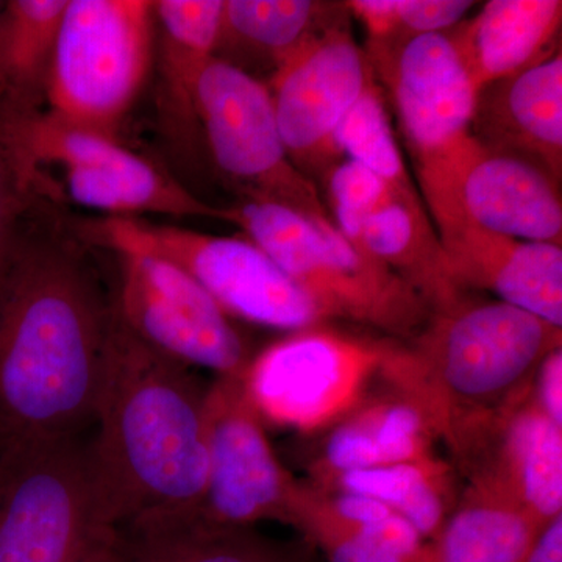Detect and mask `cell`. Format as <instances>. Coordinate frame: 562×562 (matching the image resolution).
<instances>
[{
    "label": "cell",
    "mask_w": 562,
    "mask_h": 562,
    "mask_svg": "<svg viewBox=\"0 0 562 562\" xmlns=\"http://www.w3.org/2000/svg\"><path fill=\"white\" fill-rule=\"evenodd\" d=\"M61 192L46 171L32 168L11 146L0 125V276L29 214Z\"/></svg>",
    "instance_id": "obj_30"
},
{
    "label": "cell",
    "mask_w": 562,
    "mask_h": 562,
    "mask_svg": "<svg viewBox=\"0 0 562 562\" xmlns=\"http://www.w3.org/2000/svg\"><path fill=\"white\" fill-rule=\"evenodd\" d=\"M154 3L69 0L47 79L50 116L116 138L149 74Z\"/></svg>",
    "instance_id": "obj_7"
},
{
    "label": "cell",
    "mask_w": 562,
    "mask_h": 562,
    "mask_svg": "<svg viewBox=\"0 0 562 562\" xmlns=\"http://www.w3.org/2000/svg\"><path fill=\"white\" fill-rule=\"evenodd\" d=\"M336 147L342 158L360 162L379 176L394 194H419V188L406 171L392 128L386 95L376 79L366 87L344 117L336 133Z\"/></svg>",
    "instance_id": "obj_29"
},
{
    "label": "cell",
    "mask_w": 562,
    "mask_h": 562,
    "mask_svg": "<svg viewBox=\"0 0 562 562\" xmlns=\"http://www.w3.org/2000/svg\"><path fill=\"white\" fill-rule=\"evenodd\" d=\"M205 409L209 479L195 517L243 530L262 520L288 522L301 483L273 452L241 379L210 384Z\"/></svg>",
    "instance_id": "obj_14"
},
{
    "label": "cell",
    "mask_w": 562,
    "mask_h": 562,
    "mask_svg": "<svg viewBox=\"0 0 562 562\" xmlns=\"http://www.w3.org/2000/svg\"><path fill=\"white\" fill-rule=\"evenodd\" d=\"M160 25L158 113L162 131L177 146L198 132L195 90L203 69L216 55L224 0H160L154 3Z\"/></svg>",
    "instance_id": "obj_22"
},
{
    "label": "cell",
    "mask_w": 562,
    "mask_h": 562,
    "mask_svg": "<svg viewBox=\"0 0 562 562\" xmlns=\"http://www.w3.org/2000/svg\"><path fill=\"white\" fill-rule=\"evenodd\" d=\"M206 391L191 368L136 338L114 308L88 441L114 527L198 514L209 479Z\"/></svg>",
    "instance_id": "obj_2"
},
{
    "label": "cell",
    "mask_w": 562,
    "mask_h": 562,
    "mask_svg": "<svg viewBox=\"0 0 562 562\" xmlns=\"http://www.w3.org/2000/svg\"><path fill=\"white\" fill-rule=\"evenodd\" d=\"M116 257L121 277L114 308L136 338L188 368L241 379L254 357L231 316L201 284L160 258Z\"/></svg>",
    "instance_id": "obj_11"
},
{
    "label": "cell",
    "mask_w": 562,
    "mask_h": 562,
    "mask_svg": "<svg viewBox=\"0 0 562 562\" xmlns=\"http://www.w3.org/2000/svg\"><path fill=\"white\" fill-rule=\"evenodd\" d=\"M317 487L351 492L383 503L413 525L425 542L438 538L452 513L450 472L436 457L341 473Z\"/></svg>",
    "instance_id": "obj_28"
},
{
    "label": "cell",
    "mask_w": 562,
    "mask_h": 562,
    "mask_svg": "<svg viewBox=\"0 0 562 562\" xmlns=\"http://www.w3.org/2000/svg\"><path fill=\"white\" fill-rule=\"evenodd\" d=\"M387 344L324 325L288 333L251 358L244 391L266 424L302 435L335 427L368 401Z\"/></svg>",
    "instance_id": "obj_8"
},
{
    "label": "cell",
    "mask_w": 562,
    "mask_h": 562,
    "mask_svg": "<svg viewBox=\"0 0 562 562\" xmlns=\"http://www.w3.org/2000/svg\"><path fill=\"white\" fill-rule=\"evenodd\" d=\"M560 183L538 162L471 143L449 165L419 180L435 222L464 217L484 231L561 246Z\"/></svg>",
    "instance_id": "obj_12"
},
{
    "label": "cell",
    "mask_w": 562,
    "mask_h": 562,
    "mask_svg": "<svg viewBox=\"0 0 562 562\" xmlns=\"http://www.w3.org/2000/svg\"><path fill=\"white\" fill-rule=\"evenodd\" d=\"M527 562H562V516L542 528Z\"/></svg>",
    "instance_id": "obj_35"
},
{
    "label": "cell",
    "mask_w": 562,
    "mask_h": 562,
    "mask_svg": "<svg viewBox=\"0 0 562 562\" xmlns=\"http://www.w3.org/2000/svg\"><path fill=\"white\" fill-rule=\"evenodd\" d=\"M288 524L312 539L328 562H414L428 543L383 503L314 484L301 483Z\"/></svg>",
    "instance_id": "obj_18"
},
{
    "label": "cell",
    "mask_w": 562,
    "mask_h": 562,
    "mask_svg": "<svg viewBox=\"0 0 562 562\" xmlns=\"http://www.w3.org/2000/svg\"><path fill=\"white\" fill-rule=\"evenodd\" d=\"M328 213L344 238L358 247L366 221L390 201L394 192L360 162L344 158L324 177Z\"/></svg>",
    "instance_id": "obj_31"
},
{
    "label": "cell",
    "mask_w": 562,
    "mask_h": 562,
    "mask_svg": "<svg viewBox=\"0 0 562 562\" xmlns=\"http://www.w3.org/2000/svg\"><path fill=\"white\" fill-rule=\"evenodd\" d=\"M395 2L397 0H351L344 5L366 29L369 46H380L402 41Z\"/></svg>",
    "instance_id": "obj_33"
},
{
    "label": "cell",
    "mask_w": 562,
    "mask_h": 562,
    "mask_svg": "<svg viewBox=\"0 0 562 562\" xmlns=\"http://www.w3.org/2000/svg\"><path fill=\"white\" fill-rule=\"evenodd\" d=\"M471 133L483 146L538 162L561 181V50L483 88L476 95Z\"/></svg>",
    "instance_id": "obj_17"
},
{
    "label": "cell",
    "mask_w": 562,
    "mask_h": 562,
    "mask_svg": "<svg viewBox=\"0 0 562 562\" xmlns=\"http://www.w3.org/2000/svg\"><path fill=\"white\" fill-rule=\"evenodd\" d=\"M344 3L312 0H225L216 57L255 58L273 72L306 41L344 21Z\"/></svg>",
    "instance_id": "obj_27"
},
{
    "label": "cell",
    "mask_w": 562,
    "mask_h": 562,
    "mask_svg": "<svg viewBox=\"0 0 562 562\" xmlns=\"http://www.w3.org/2000/svg\"><path fill=\"white\" fill-rule=\"evenodd\" d=\"M561 342V328L541 317L465 294L431 312L408 346L387 344L380 379L419 403L439 438L473 465Z\"/></svg>",
    "instance_id": "obj_3"
},
{
    "label": "cell",
    "mask_w": 562,
    "mask_h": 562,
    "mask_svg": "<svg viewBox=\"0 0 562 562\" xmlns=\"http://www.w3.org/2000/svg\"><path fill=\"white\" fill-rule=\"evenodd\" d=\"M536 405L562 427V346L546 355L531 382Z\"/></svg>",
    "instance_id": "obj_34"
},
{
    "label": "cell",
    "mask_w": 562,
    "mask_h": 562,
    "mask_svg": "<svg viewBox=\"0 0 562 562\" xmlns=\"http://www.w3.org/2000/svg\"><path fill=\"white\" fill-rule=\"evenodd\" d=\"M85 246L171 262L201 284L228 316L288 333L328 321L308 294L247 238L103 216L69 222Z\"/></svg>",
    "instance_id": "obj_6"
},
{
    "label": "cell",
    "mask_w": 562,
    "mask_h": 562,
    "mask_svg": "<svg viewBox=\"0 0 562 562\" xmlns=\"http://www.w3.org/2000/svg\"><path fill=\"white\" fill-rule=\"evenodd\" d=\"M57 202L29 214L0 276V446L81 436L95 403L114 301Z\"/></svg>",
    "instance_id": "obj_1"
},
{
    "label": "cell",
    "mask_w": 562,
    "mask_h": 562,
    "mask_svg": "<svg viewBox=\"0 0 562 562\" xmlns=\"http://www.w3.org/2000/svg\"><path fill=\"white\" fill-rule=\"evenodd\" d=\"M69 0H9L0 7V117L43 113L47 79Z\"/></svg>",
    "instance_id": "obj_26"
},
{
    "label": "cell",
    "mask_w": 562,
    "mask_h": 562,
    "mask_svg": "<svg viewBox=\"0 0 562 562\" xmlns=\"http://www.w3.org/2000/svg\"><path fill=\"white\" fill-rule=\"evenodd\" d=\"M414 562H436L435 557H432L430 543H427V547H425L424 552H422L420 557L417 558V560Z\"/></svg>",
    "instance_id": "obj_36"
},
{
    "label": "cell",
    "mask_w": 562,
    "mask_h": 562,
    "mask_svg": "<svg viewBox=\"0 0 562 562\" xmlns=\"http://www.w3.org/2000/svg\"><path fill=\"white\" fill-rule=\"evenodd\" d=\"M11 146L22 160L44 171L55 165L65 172L74 202L106 216L210 217L222 209L195 198L168 172L102 133L72 127L47 111L29 117H0Z\"/></svg>",
    "instance_id": "obj_9"
},
{
    "label": "cell",
    "mask_w": 562,
    "mask_h": 562,
    "mask_svg": "<svg viewBox=\"0 0 562 562\" xmlns=\"http://www.w3.org/2000/svg\"><path fill=\"white\" fill-rule=\"evenodd\" d=\"M432 225L461 290L490 291L497 301L562 327L561 246L498 235L464 217Z\"/></svg>",
    "instance_id": "obj_16"
},
{
    "label": "cell",
    "mask_w": 562,
    "mask_h": 562,
    "mask_svg": "<svg viewBox=\"0 0 562 562\" xmlns=\"http://www.w3.org/2000/svg\"><path fill=\"white\" fill-rule=\"evenodd\" d=\"M436 438L430 416L408 395L394 391L390 397L368 398L331 427L312 471L314 484L346 472L435 457Z\"/></svg>",
    "instance_id": "obj_21"
},
{
    "label": "cell",
    "mask_w": 562,
    "mask_h": 562,
    "mask_svg": "<svg viewBox=\"0 0 562 562\" xmlns=\"http://www.w3.org/2000/svg\"><path fill=\"white\" fill-rule=\"evenodd\" d=\"M373 79L368 55L344 21L306 41L271 74L268 88L281 139L308 179H324L344 160L336 133Z\"/></svg>",
    "instance_id": "obj_13"
},
{
    "label": "cell",
    "mask_w": 562,
    "mask_h": 562,
    "mask_svg": "<svg viewBox=\"0 0 562 562\" xmlns=\"http://www.w3.org/2000/svg\"><path fill=\"white\" fill-rule=\"evenodd\" d=\"M373 76L391 94L417 176L453 160L473 136V87L450 33L369 46Z\"/></svg>",
    "instance_id": "obj_15"
},
{
    "label": "cell",
    "mask_w": 562,
    "mask_h": 562,
    "mask_svg": "<svg viewBox=\"0 0 562 562\" xmlns=\"http://www.w3.org/2000/svg\"><path fill=\"white\" fill-rule=\"evenodd\" d=\"M543 527L494 480L475 472L428 543L436 562H527Z\"/></svg>",
    "instance_id": "obj_24"
},
{
    "label": "cell",
    "mask_w": 562,
    "mask_h": 562,
    "mask_svg": "<svg viewBox=\"0 0 562 562\" xmlns=\"http://www.w3.org/2000/svg\"><path fill=\"white\" fill-rule=\"evenodd\" d=\"M114 530L81 436L0 446V562H103Z\"/></svg>",
    "instance_id": "obj_5"
},
{
    "label": "cell",
    "mask_w": 562,
    "mask_h": 562,
    "mask_svg": "<svg viewBox=\"0 0 562 562\" xmlns=\"http://www.w3.org/2000/svg\"><path fill=\"white\" fill-rule=\"evenodd\" d=\"M195 111L213 161L244 201L331 221L316 184L288 155L268 85L214 55L199 79Z\"/></svg>",
    "instance_id": "obj_10"
},
{
    "label": "cell",
    "mask_w": 562,
    "mask_h": 562,
    "mask_svg": "<svg viewBox=\"0 0 562 562\" xmlns=\"http://www.w3.org/2000/svg\"><path fill=\"white\" fill-rule=\"evenodd\" d=\"M560 0H491L450 31L476 91L560 50Z\"/></svg>",
    "instance_id": "obj_20"
},
{
    "label": "cell",
    "mask_w": 562,
    "mask_h": 562,
    "mask_svg": "<svg viewBox=\"0 0 562 562\" xmlns=\"http://www.w3.org/2000/svg\"><path fill=\"white\" fill-rule=\"evenodd\" d=\"M221 221L260 247L327 319L339 317L409 339L430 317L427 303L406 281L351 246L330 220L243 201L222 209Z\"/></svg>",
    "instance_id": "obj_4"
},
{
    "label": "cell",
    "mask_w": 562,
    "mask_h": 562,
    "mask_svg": "<svg viewBox=\"0 0 562 562\" xmlns=\"http://www.w3.org/2000/svg\"><path fill=\"white\" fill-rule=\"evenodd\" d=\"M508 492L538 522L562 516V427L525 392L503 414L473 472Z\"/></svg>",
    "instance_id": "obj_19"
},
{
    "label": "cell",
    "mask_w": 562,
    "mask_h": 562,
    "mask_svg": "<svg viewBox=\"0 0 562 562\" xmlns=\"http://www.w3.org/2000/svg\"><path fill=\"white\" fill-rule=\"evenodd\" d=\"M473 5L475 2L468 0H397L395 9L401 40L450 32L464 21Z\"/></svg>",
    "instance_id": "obj_32"
},
{
    "label": "cell",
    "mask_w": 562,
    "mask_h": 562,
    "mask_svg": "<svg viewBox=\"0 0 562 562\" xmlns=\"http://www.w3.org/2000/svg\"><path fill=\"white\" fill-rule=\"evenodd\" d=\"M357 249L406 281L430 312L452 306L468 294L450 276L438 232L420 194L392 195L366 221Z\"/></svg>",
    "instance_id": "obj_23"
},
{
    "label": "cell",
    "mask_w": 562,
    "mask_h": 562,
    "mask_svg": "<svg viewBox=\"0 0 562 562\" xmlns=\"http://www.w3.org/2000/svg\"><path fill=\"white\" fill-rule=\"evenodd\" d=\"M0 7H2V2H0Z\"/></svg>",
    "instance_id": "obj_37"
},
{
    "label": "cell",
    "mask_w": 562,
    "mask_h": 562,
    "mask_svg": "<svg viewBox=\"0 0 562 562\" xmlns=\"http://www.w3.org/2000/svg\"><path fill=\"white\" fill-rule=\"evenodd\" d=\"M103 562H284L250 530L195 516H161L117 525Z\"/></svg>",
    "instance_id": "obj_25"
}]
</instances>
